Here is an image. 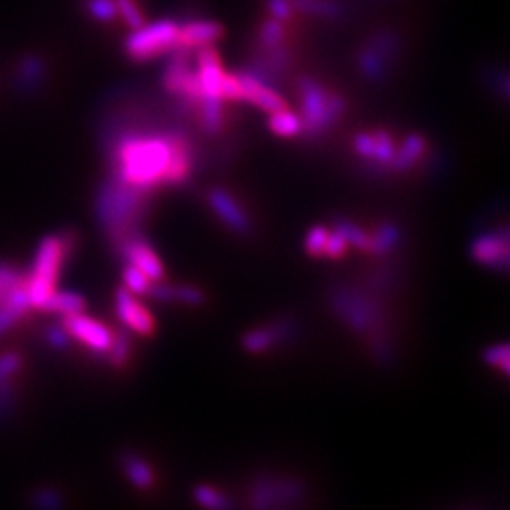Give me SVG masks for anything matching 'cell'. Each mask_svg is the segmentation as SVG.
Returning a JSON list of instances; mask_svg holds the SVG:
<instances>
[{
  "instance_id": "cell-1",
  "label": "cell",
  "mask_w": 510,
  "mask_h": 510,
  "mask_svg": "<svg viewBox=\"0 0 510 510\" xmlns=\"http://www.w3.org/2000/svg\"><path fill=\"white\" fill-rule=\"evenodd\" d=\"M191 144L184 130L130 132L125 130L112 144L114 178L144 195L165 186L174 153Z\"/></svg>"
},
{
  "instance_id": "cell-2",
  "label": "cell",
  "mask_w": 510,
  "mask_h": 510,
  "mask_svg": "<svg viewBox=\"0 0 510 510\" xmlns=\"http://www.w3.org/2000/svg\"><path fill=\"white\" fill-rule=\"evenodd\" d=\"M74 250L76 235L72 231L50 235L40 242L33 261V269L31 273H27V293L31 308L40 310V306L57 290L63 265L71 259Z\"/></svg>"
},
{
  "instance_id": "cell-3",
  "label": "cell",
  "mask_w": 510,
  "mask_h": 510,
  "mask_svg": "<svg viewBox=\"0 0 510 510\" xmlns=\"http://www.w3.org/2000/svg\"><path fill=\"white\" fill-rule=\"evenodd\" d=\"M146 195L132 189L116 178L110 180L99 193L97 216L104 226L114 248L137 231V221L142 216Z\"/></svg>"
},
{
  "instance_id": "cell-4",
  "label": "cell",
  "mask_w": 510,
  "mask_h": 510,
  "mask_svg": "<svg viewBox=\"0 0 510 510\" xmlns=\"http://www.w3.org/2000/svg\"><path fill=\"white\" fill-rule=\"evenodd\" d=\"M297 95L301 106L299 118L303 123L301 135L308 140L322 139L346 114L344 97L331 91L313 76H301L297 80Z\"/></svg>"
},
{
  "instance_id": "cell-5",
  "label": "cell",
  "mask_w": 510,
  "mask_h": 510,
  "mask_svg": "<svg viewBox=\"0 0 510 510\" xmlns=\"http://www.w3.org/2000/svg\"><path fill=\"white\" fill-rule=\"evenodd\" d=\"M180 25L174 19H159L130 31L123 43L125 55L135 63H148L170 55L180 48Z\"/></svg>"
},
{
  "instance_id": "cell-6",
  "label": "cell",
  "mask_w": 510,
  "mask_h": 510,
  "mask_svg": "<svg viewBox=\"0 0 510 510\" xmlns=\"http://www.w3.org/2000/svg\"><path fill=\"white\" fill-rule=\"evenodd\" d=\"M331 304L335 313L342 318V322L358 332L379 331L384 323V314L380 306L370 297L361 295L358 292H350L341 287L331 297Z\"/></svg>"
},
{
  "instance_id": "cell-7",
  "label": "cell",
  "mask_w": 510,
  "mask_h": 510,
  "mask_svg": "<svg viewBox=\"0 0 510 510\" xmlns=\"http://www.w3.org/2000/svg\"><path fill=\"white\" fill-rule=\"evenodd\" d=\"M304 496V487L295 478L263 476L254 482L250 494L252 510H276L297 505Z\"/></svg>"
},
{
  "instance_id": "cell-8",
  "label": "cell",
  "mask_w": 510,
  "mask_h": 510,
  "mask_svg": "<svg viewBox=\"0 0 510 510\" xmlns=\"http://www.w3.org/2000/svg\"><path fill=\"white\" fill-rule=\"evenodd\" d=\"M116 250L127 265H132V267H137L140 273H144L149 282L165 280V265L159 259L158 252L151 248V244L142 235H130Z\"/></svg>"
},
{
  "instance_id": "cell-9",
  "label": "cell",
  "mask_w": 510,
  "mask_h": 510,
  "mask_svg": "<svg viewBox=\"0 0 510 510\" xmlns=\"http://www.w3.org/2000/svg\"><path fill=\"white\" fill-rule=\"evenodd\" d=\"M61 323L71 335V339H76L78 342H82L85 348H90L95 353H106L110 344H112L114 339L112 329L91 316H85L83 313L64 316Z\"/></svg>"
},
{
  "instance_id": "cell-10",
  "label": "cell",
  "mask_w": 510,
  "mask_h": 510,
  "mask_svg": "<svg viewBox=\"0 0 510 510\" xmlns=\"http://www.w3.org/2000/svg\"><path fill=\"white\" fill-rule=\"evenodd\" d=\"M207 201L212 208V212L221 219L227 229H231L236 235H250L252 233V219L240 205L238 198L226 188H212L208 191Z\"/></svg>"
},
{
  "instance_id": "cell-11",
  "label": "cell",
  "mask_w": 510,
  "mask_h": 510,
  "mask_svg": "<svg viewBox=\"0 0 510 510\" xmlns=\"http://www.w3.org/2000/svg\"><path fill=\"white\" fill-rule=\"evenodd\" d=\"M235 74L242 85V93H244L242 102H248V104L263 110L265 114H273V112H278V110L287 108V101L274 90V87L261 82L248 69H242Z\"/></svg>"
},
{
  "instance_id": "cell-12",
  "label": "cell",
  "mask_w": 510,
  "mask_h": 510,
  "mask_svg": "<svg viewBox=\"0 0 510 510\" xmlns=\"http://www.w3.org/2000/svg\"><path fill=\"white\" fill-rule=\"evenodd\" d=\"M471 257L494 271L508 269V235L503 229L501 233H486L478 235L471 242Z\"/></svg>"
},
{
  "instance_id": "cell-13",
  "label": "cell",
  "mask_w": 510,
  "mask_h": 510,
  "mask_svg": "<svg viewBox=\"0 0 510 510\" xmlns=\"http://www.w3.org/2000/svg\"><path fill=\"white\" fill-rule=\"evenodd\" d=\"M116 314L121 325L137 332V335L149 337L155 331V320L148 313V308L137 299V295L127 292L125 287H120L116 293Z\"/></svg>"
},
{
  "instance_id": "cell-14",
  "label": "cell",
  "mask_w": 510,
  "mask_h": 510,
  "mask_svg": "<svg viewBox=\"0 0 510 510\" xmlns=\"http://www.w3.org/2000/svg\"><path fill=\"white\" fill-rule=\"evenodd\" d=\"M295 325L290 320H278L267 327H257L242 337V348L248 353H265L293 337Z\"/></svg>"
},
{
  "instance_id": "cell-15",
  "label": "cell",
  "mask_w": 510,
  "mask_h": 510,
  "mask_svg": "<svg viewBox=\"0 0 510 510\" xmlns=\"http://www.w3.org/2000/svg\"><path fill=\"white\" fill-rule=\"evenodd\" d=\"M226 29L217 21L212 19H193L184 27H180L178 43L180 48L195 52L207 46H214L217 40L224 38Z\"/></svg>"
},
{
  "instance_id": "cell-16",
  "label": "cell",
  "mask_w": 510,
  "mask_h": 510,
  "mask_svg": "<svg viewBox=\"0 0 510 510\" xmlns=\"http://www.w3.org/2000/svg\"><path fill=\"white\" fill-rule=\"evenodd\" d=\"M426 151H428L426 137L419 135V132H410V135H407V139L397 146L388 170L395 174L409 172L416 168L419 161L426 158Z\"/></svg>"
},
{
  "instance_id": "cell-17",
  "label": "cell",
  "mask_w": 510,
  "mask_h": 510,
  "mask_svg": "<svg viewBox=\"0 0 510 510\" xmlns=\"http://www.w3.org/2000/svg\"><path fill=\"white\" fill-rule=\"evenodd\" d=\"M14 80L24 93H36L46 82V63L36 53H27L17 61Z\"/></svg>"
},
{
  "instance_id": "cell-18",
  "label": "cell",
  "mask_w": 510,
  "mask_h": 510,
  "mask_svg": "<svg viewBox=\"0 0 510 510\" xmlns=\"http://www.w3.org/2000/svg\"><path fill=\"white\" fill-rule=\"evenodd\" d=\"M197 123L207 137L216 139L226 129V101L203 99L195 106Z\"/></svg>"
},
{
  "instance_id": "cell-19",
  "label": "cell",
  "mask_w": 510,
  "mask_h": 510,
  "mask_svg": "<svg viewBox=\"0 0 510 510\" xmlns=\"http://www.w3.org/2000/svg\"><path fill=\"white\" fill-rule=\"evenodd\" d=\"M85 306H87V303L80 293L55 290L48 297V301L40 306V310H43V313H50V314H59L64 318V316L83 313Z\"/></svg>"
},
{
  "instance_id": "cell-20",
  "label": "cell",
  "mask_w": 510,
  "mask_h": 510,
  "mask_svg": "<svg viewBox=\"0 0 510 510\" xmlns=\"http://www.w3.org/2000/svg\"><path fill=\"white\" fill-rule=\"evenodd\" d=\"M358 64L361 74L370 82H382L388 76L390 61L369 42L360 50Z\"/></svg>"
},
{
  "instance_id": "cell-21",
  "label": "cell",
  "mask_w": 510,
  "mask_h": 510,
  "mask_svg": "<svg viewBox=\"0 0 510 510\" xmlns=\"http://www.w3.org/2000/svg\"><path fill=\"white\" fill-rule=\"evenodd\" d=\"M121 467H123V473L129 478V482L132 486H137L139 490H149V487L153 486L155 475L149 467V463L146 459H142L140 456L125 454L121 457Z\"/></svg>"
},
{
  "instance_id": "cell-22",
  "label": "cell",
  "mask_w": 510,
  "mask_h": 510,
  "mask_svg": "<svg viewBox=\"0 0 510 510\" xmlns=\"http://www.w3.org/2000/svg\"><path fill=\"white\" fill-rule=\"evenodd\" d=\"M29 310H31V301L25 287V290L17 292L5 306H0V337H3L6 331H10L19 320H24Z\"/></svg>"
},
{
  "instance_id": "cell-23",
  "label": "cell",
  "mask_w": 510,
  "mask_h": 510,
  "mask_svg": "<svg viewBox=\"0 0 510 510\" xmlns=\"http://www.w3.org/2000/svg\"><path fill=\"white\" fill-rule=\"evenodd\" d=\"M267 127L273 135H276L280 139H295L303 132V123H301L299 114H295L290 108H284V110H278V112L269 114Z\"/></svg>"
},
{
  "instance_id": "cell-24",
  "label": "cell",
  "mask_w": 510,
  "mask_h": 510,
  "mask_svg": "<svg viewBox=\"0 0 510 510\" xmlns=\"http://www.w3.org/2000/svg\"><path fill=\"white\" fill-rule=\"evenodd\" d=\"M399 242H401V229L391 224V221H384V224L374 229V233H370V254L386 255Z\"/></svg>"
},
{
  "instance_id": "cell-25",
  "label": "cell",
  "mask_w": 510,
  "mask_h": 510,
  "mask_svg": "<svg viewBox=\"0 0 510 510\" xmlns=\"http://www.w3.org/2000/svg\"><path fill=\"white\" fill-rule=\"evenodd\" d=\"M27 287V274L8 263H0V306H5L17 292Z\"/></svg>"
},
{
  "instance_id": "cell-26",
  "label": "cell",
  "mask_w": 510,
  "mask_h": 510,
  "mask_svg": "<svg viewBox=\"0 0 510 510\" xmlns=\"http://www.w3.org/2000/svg\"><path fill=\"white\" fill-rule=\"evenodd\" d=\"M285 24L278 19H265L257 29V50H274L285 46Z\"/></svg>"
},
{
  "instance_id": "cell-27",
  "label": "cell",
  "mask_w": 510,
  "mask_h": 510,
  "mask_svg": "<svg viewBox=\"0 0 510 510\" xmlns=\"http://www.w3.org/2000/svg\"><path fill=\"white\" fill-rule=\"evenodd\" d=\"M332 229H335L348 242V246L370 254V233L365 231L363 227H360L358 224L341 217V219H335V227Z\"/></svg>"
},
{
  "instance_id": "cell-28",
  "label": "cell",
  "mask_w": 510,
  "mask_h": 510,
  "mask_svg": "<svg viewBox=\"0 0 510 510\" xmlns=\"http://www.w3.org/2000/svg\"><path fill=\"white\" fill-rule=\"evenodd\" d=\"M292 3L297 12L320 19H339L342 15V8L335 0H292Z\"/></svg>"
},
{
  "instance_id": "cell-29",
  "label": "cell",
  "mask_w": 510,
  "mask_h": 510,
  "mask_svg": "<svg viewBox=\"0 0 510 510\" xmlns=\"http://www.w3.org/2000/svg\"><path fill=\"white\" fill-rule=\"evenodd\" d=\"M372 139H374V158H372V165L380 167L384 170H388L397 144L391 137V132L388 129H374L372 130Z\"/></svg>"
},
{
  "instance_id": "cell-30",
  "label": "cell",
  "mask_w": 510,
  "mask_h": 510,
  "mask_svg": "<svg viewBox=\"0 0 510 510\" xmlns=\"http://www.w3.org/2000/svg\"><path fill=\"white\" fill-rule=\"evenodd\" d=\"M193 497L197 505L205 510H231L233 506L231 499L226 494H221L214 486L208 484L197 486L193 490Z\"/></svg>"
},
{
  "instance_id": "cell-31",
  "label": "cell",
  "mask_w": 510,
  "mask_h": 510,
  "mask_svg": "<svg viewBox=\"0 0 510 510\" xmlns=\"http://www.w3.org/2000/svg\"><path fill=\"white\" fill-rule=\"evenodd\" d=\"M114 3H116V10H118V19L130 31H135L148 24L146 14L137 0H114Z\"/></svg>"
},
{
  "instance_id": "cell-32",
  "label": "cell",
  "mask_w": 510,
  "mask_h": 510,
  "mask_svg": "<svg viewBox=\"0 0 510 510\" xmlns=\"http://www.w3.org/2000/svg\"><path fill=\"white\" fill-rule=\"evenodd\" d=\"M106 356L114 367H123L130 358V337L127 329H120L114 332L112 344H110Z\"/></svg>"
},
{
  "instance_id": "cell-33",
  "label": "cell",
  "mask_w": 510,
  "mask_h": 510,
  "mask_svg": "<svg viewBox=\"0 0 510 510\" xmlns=\"http://www.w3.org/2000/svg\"><path fill=\"white\" fill-rule=\"evenodd\" d=\"M83 6L87 10V15L99 21V24L108 25L118 21V10L114 0H85Z\"/></svg>"
},
{
  "instance_id": "cell-34",
  "label": "cell",
  "mask_w": 510,
  "mask_h": 510,
  "mask_svg": "<svg viewBox=\"0 0 510 510\" xmlns=\"http://www.w3.org/2000/svg\"><path fill=\"white\" fill-rule=\"evenodd\" d=\"M123 284H125V290L130 292L132 295H148L149 292V278L140 273L137 267H132V265H127L123 269Z\"/></svg>"
},
{
  "instance_id": "cell-35",
  "label": "cell",
  "mask_w": 510,
  "mask_h": 510,
  "mask_svg": "<svg viewBox=\"0 0 510 510\" xmlns=\"http://www.w3.org/2000/svg\"><path fill=\"white\" fill-rule=\"evenodd\" d=\"M327 236H329V229L323 227V226H316L310 229L306 233V238H304V250L310 257H323V252H325V242H327Z\"/></svg>"
},
{
  "instance_id": "cell-36",
  "label": "cell",
  "mask_w": 510,
  "mask_h": 510,
  "mask_svg": "<svg viewBox=\"0 0 510 510\" xmlns=\"http://www.w3.org/2000/svg\"><path fill=\"white\" fill-rule=\"evenodd\" d=\"M31 505L34 510H61L63 497L53 487H40L31 497Z\"/></svg>"
},
{
  "instance_id": "cell-37",
  "label": "cell",
  "mask_w": 510,
  "mask_h": 510,
  "mask_svg": "<svg viewBox=\"0 0 510 510\" xmlns=\"http://www.w3.org/2000/svg\"><path fill=\"white\" fill-rule=\"evenodd\" d=\"M351 148L353 151H356V155L360 159L367 161V163H372V158H374V139H372V130H363V132H358V135H353L351 139Z\"/></svg>"
},
{
  "instance_id": "cell-38",
  "label": "cell",
  "mask_w": 510,
  "mask_h": 510,
  "mask_svg": "<svg viewBox=\"0 0 510 510\" xmlns=\"http://www.w3.org/2000/svg\"><path fill=\"white\" fill-rule=\"evenodd\" d=\"M174 303H182L186 306H201L205 303V293L195 285H174Z\"/></svg>"
},
{
  "instance_id": "cell-39",
  "label": "cell",
  "mask_w": 510,
  "mask_h": 510,
  "mask_svg": "<svg viewBox=\"0 0 510 510\" xmlns=\"http://www.w3.org/2000/svg\"><path fill=\"white\" fill-rule=\"evenodd\" d=\"M24 367V358L17 351H6L0 356V382H8Z\"/></svg>"
},
{
  "instance_id": "cell-40",
  "label": "cell",
  "mask_w": 510,
  "mask_h": 510,
  "mask_svg": "<svg viewBox=\"0 0 510 510\" xmlns=\"http://www.w3.org/2000/svg\"><path fill=\"white\" fill-rule=\"evenodd\" d=\"M43 341L48 342L50 348L53 350H66L71 346V335L66 332L63 323H53L46 331H43Z\"/></svg>"
},
{
  "instance_id": "cell-41",
  "label": "cell",
  "mask_w": 510,
  "mask_h": 510,
  "mask_svg": "<svg viewBox=\"0 0 510 510\" xmlns=\"http://www.w3.org/2000/svg\"><path fill=\"white\" fill-rule=\"evenodd\" d=\"M265 8L273 19H278L282 24H290L295 12L292 0H265Z\"/></svg>"
},
{
  "instance_id": "cell-42",
  "label": "cell",
  "mask_w": 510,
  "mask_h": 510,
  "mask_svg": "<svg viewBox=\"0 0 510 510\" xmlns=\"http://www.w3.org/2000/svg\"><path fill=\"white\" fill-rule=\"evenodd\" d=\"M484 361L492 367H499L505 374H508V346L497 344V346L487 348L484 351Z\"/></svg>"
},
{
  "instance_id": "cell-43",
  "label": "cell",
  "mask_w": 510,
  "mask_h": 510,
  "mask_svg": "<svg viewBox=\"0 0 510 510\" xmlns=\"http://www.w3.org/2000/svg\"><path fill=\"white\" fill-rule=\"evenodd\" d=\"M348 250V242L335 231H329V236H327V242H325V252H323V257H329V259H341Z\"/></svg>"
},
{
  "instance_id": "cell-44",
  "label": "cell",
  "mask_w": 510,
  "mask_h": 510,
  "mask_svg": "<svg viewBox=\"0 0 510 510\" xmlns=\"http://www.w3.org/2000/svg\"><path fill=\"white\" fill-rule=\"evenodd\" d=\"M15 403V388L14 382H0V418H6L12 414Z\"/></svg>"
}]
</instances>
